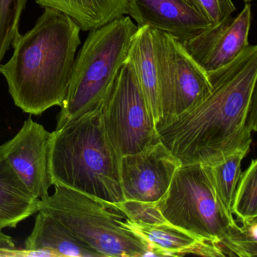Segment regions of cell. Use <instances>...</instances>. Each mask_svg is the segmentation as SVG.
Segmentation results:
<instances>
[{
	"label": "cell",
	"mask_w": 257,
	"mask_h": 257,
	"mask_svg": "<svg viewBox=\"0 0 257 257\" xmlns=\"http://www.w3.org/2000/svg\"><path fill=\"white\" fill-rule=\"evenodd\" d=\"M210 91L176 116L156 126L159 141L182 165L212 167L250 150L249 109L256 97L257 46L249 44L231 64L207 73Z\"/></svg>",
	"instance_id": "cell-1"
},
{
	"label": "cell",
	"mask_w": 257,
	"mask_h": 257,
	"mask_svg": "<svg viewBox=\"0 0 257 257\" xmlns=\"http://www.w3.org/2000/svg\"><path fill=\"white\" fill-rule=\"evenodd\" d=\"M35 26L19 36L10 61L0 64L15 104L23 112L40 115L65 100L81 43L79 25L51 8Z\"/></svg>",
	"instance_id": "cell-2"
},
{
	"label": "cell",
	"mask_w": 257,
	"mask_h": 257,
	"mask_svg": "<svg viewBox=\"0 0 257 257\" xmlns=\"http://www.w3.org/2000/svg\"><path fill=\"white\" fill-rule=\"evenodd\" d=\"M121 158L106 135L100 106L51 134V183L102 201L121 202Z\"/></svg>",
	"instance_id": "cell-3"
},
{
	"label": "cell",
	"mask_w": 257,
	"mask_h": 257,
	"mask_svg": "<svg viewBox=\"0 0 257 257\" xmlns=\"http://www.w3.org/2000/svg\"><path fill=\"white\" fill-rule=\"evenodd\" d=\"M156 205L169 223L211 243L220 256H256L257 220L237 223L217 198L210 167L180 165Z\"/></svg>",
	"instance_id": "cell-4"
},
{
	"label": "cell",
	"mask_w": 257,
	"mask_h": 257,
	"mask_svg": "<svg viewBox=\"0 0 257 257\" xmlns=\"http://www.w3.org/2000/svg\"><path fill=\"white\" fill-rule=\"evenodd\" d=\"M138 27L121 16L90 31L75 58L68 92L57 115L59 129L101 106L125 63Z\"/></svg>",
	"instance_id": "cell-5"
},
{
	"label": "cell",
	"mask_w": 257,
	"mask_h": 257,
	"mask_svg": "<svg viewBox=\"0 0 257 257\" xmlns=\"http://www.w3.org/2000/svg\"><path fill=\"white\" fill-rule=\"evenodd\" d=\"M39 210L61 221L99 256L150 255L144 242L118 225L124 213L116 202L55 186L53 194L40 200Z\"/></svg>",
	"instance_id": "cell-6"
},
{
	"label": "cell",
	"mask_w": 257,
	"mask_h": 257,
	"mask_svg": "<svg viewBox=\"0 0 257 257\" xmlns=\"http://www.w3.org/2000/svg\"><path fill=\"white\" fill-rule=\"evenodd\" d=\"M103 126L121 157L159 141L147 102L126 60L101 106Z\"/></svg>",
	"instance_id": "cell-7"
},
{
	"label": "cell",
	"mask_w": 257,
	"mask_h": 257,
	"mask_svg": "<svg viewBox=\"0 0 257 257\" xmlns=\"http://www.w3.org/2000/svg\"><path fill=\"white\" fill-rule=\"evenodd\" d=\"M152 34L159 74L160 121L184 112L210 91L211 84L180 41L156 30L152 29Z\"/></svg>",
	"instance_id": "cell-8"
},
{
	"label": "cell",
	"mask_w": 257,
	"mask_h": 257,
	"mask_svg": "<svg viewBox=\"0 0 257 257\" xmlns=\"http://www.w3.org/2000/svg\"><path fill=\"white\" fill-rule=\"evenodd\" d=\"M180 161L160 141L121 158L124 200L156 203L168 190Z\"/></svg>",
	"instance_id": "cell-9"
},
{
	"label": "cell",
	"mask_w": 257,
	"mask_h": 257,
	"mask_svg": "<svg viewBox=\"0 0 257 257\" xmlns=\"http://www.w3.org/2000/svg\"><path fill=\"white\" fill-rule=\"evenodd\" d=\"M51 134L30 117L16 136L0 146V155L40 200L49 196L52 186L49 168Z\"/></svg>",
	"instance_id": "cell-10"
},
{
	"label": "cell",
	"mask_w": 257,
	"mask_h": 257,
	"mask_svg": "<svg viewBox=\"0 0 257 257\" xmlns=\"http://www.w3.org/2000/svg\"><path fill=\"white\" fill-rule=\"evenodd\" d=\"M251 22V6L246 4L235 17L229 16L181 43L206 73H213L231 64L249 46Z\"/></svg>",
	"instance_id": "cell-11"
},
{
	"label": "cell",
	"mask_w": 257,
	"mask_h": 257,
	"mask_svg": "<svg viewBox=\"0 0 257 257\" xmlns=\"http://www.w3.org/2000/svg\"><path fill=\"white\" fill-rule=\"evenodd\" d=\"M125 15L135 19L138 28L149 27L180 43L213 25L192 0H127Z\"/></svg>",
	"instance_id": "cell-12"
},
{
	"label": "cell",
	"mask_w": 257,
	"mask_h": 257,
	"mask_svg": "<svg viewBox=\"0 0 257 257\" xmlns=\"http://www.w3.org/2000/svg\"><path fill=\"white\" fill-rule=\"evenodd\" d=\"M118 225L147 244L150 255H198L205 240L167 222L147 224L131 220L124 215Z\"/></svg>",
	"instance_id": "cell-13"
},
{
	"label": "cell",
	"mask_w": 257,
	"mask_h": 257,
	"mask_svg": "<svg viewBox=\"0 0 257 257\" xmlns=\"http://www.w3.org/2000/svg\"><path fill=\"white\" fill-rule=\"evenodd\" d=\"M127 61L132 66L147 102L150 116L156 126L161 118L160 90L151 28H138L132 40Z\"/></svg>",
	"instance_id": "cell-14"
},
{
	"label": "cell",
	"mask_w": 257,
	"mask_h": 257,
	"mask_svg": "<svg viewBox=\"0 0 257 257\" xmlns=\"http://www.w3.org/2000/svg\"><path fill=\"white\" fill-rule=\"evenodd\" d=\"M25 248L49 249L58 257L99 256L61 221L42 210L36 213L34 228L25 241Z\"/></svg>",
	"instance_id": "cell-15"
},
{
	"label": "cell",
	"mask_w": 257,
	"mask_h": 257,
	"mask_svg": "<svg viewBox=\"0 0 257 257\" xmlns=\"http://www.w3.org/2000/svg\"><path fill=\"white\" fill-rule=\"evenodd\" d=\"M40 201L0 155V229L16 228L35 215L40 210Z\"/></svg>",
	"instance_id": "cell-16"
},
{
	"label": "cell",
	"mask_w": 257,
	"mask_h": 257,
	"mask_svg": "<svg viewBox=\"0 0 257 257\" xmlns=\"http://www.w3.org/2000/svg\"><path fill=\"white\" fill-rule=\"evenodd\" d=\"M44 8H51L71 18L81 30L101 28L125 15L127 0H35Z\"/></svg>",
	"instance_id": "cell-17"
},
{
	"label": "cell",
	"mask_w": 257,
	"mask_h": 257,
	"mask_svg": "<svg viewBox=\"0 0 257 257\" xmlns=\"http://www.w3.org/2000/svg\"><path fill=\"white\" fill-rule=\"evenodd\" d=\"M249 152V150H237L222 162L210 167L215 192L224 208L231 214L234 192L241 174L242 161Z\"/></svg>",
	"instance_id": "cell-18"
},
{
	"label": "cell",
	"mask_w": 257,
	"mask_h": 257,
	"mask_svg": "<svg viewBox=\"0 0 257 257\" xmlns=\"http://www.w3.org/2000/svg\"><path fill=\"white\" fill-rule=\"evenodd\" d=\"M231 213L240 224L257 219V160L252 159L241 172L231 205Z\"/></svg>",
	"instance_id": "cell-19"
},
{
	"label": "cell",
	"mask_w": 257,
	"mask_h": 257,
	"mask_svg": "<svg viewBox=\"0 0 257 257\" xmlns=\"http://www.w3.org/2000/svg\"><path fill=\"white\" fill-rule=\"evenodd\" d=\"M28 0H0V64L19 34L21 16Z\"/></svg>",
	"instance_id": "cell-20"
},
{
	"label": "cell",
	"mask_w": 257,
	"mask_h": 257,
	"mask_svg": "<svg viewBox=\"0 0 257 257\" xmlns=\"http://www.w3.org/2000/svg\"><path fill=\"white\" fill-rule=\"evenodd\" d=\"M116 204L126 217L135 222L147 224L168 222L162 216L156 203L137 200H124L121 202H116Z\"/></svg>",
	"instance_id": "cell-21"
},
{
	"label": "cell",
	"mask_w": 257,
	"mask_h": 257,
	"mask_svg": "<svg viewBox=\"0 0 257 257\" xmlns=\"http://www.w3.org/2000/svg\"><path fill=\"white\" fill-rule=\"evenodd\" d=\"M213 25L231 16L235 7L231 0H192Z\"/></svg>",
	"instance_id": "cell-22"
},
{
	"label": "cell",
	"mask_w": 257,
	"mask_h": 257,
	"mask_svg": "<svg viewBox=\"0 0 257 257\" xmlns=\"http://www.w3.org/2000/svg\"><path fill=\"white\" fill-rule=\"evenodd\" d=\"M20 249L16 247L14 239L0 229V257L19 256Z\"/></svg>",
	"instance_id": "cell-23"
},
{
	"label": "cell",
	"mask_w": 257,
	"mask_h": 257,
	"mask_svg": "<svg viewBox=\"0 0 257 257\" xmlns=\"http://www.w3.org/2000/svg\"><path fill=\"white\" fill-rule=\"evenodd\" d=\"M247 124L252 132H256V97L254 99L252 105H251Z\"/></svg>",
	"instance_id": "cell-24"
},
{
	"label": "cell",
	"mask_w": 257,
	"mask_h": 257,
	"mask_svg": "<svg viewBox=\"0 0 257 257\" xmlns=\"http://www.w3.org/2000/svg\"><path fill=\"white\" fill-rule=\"evenodd\" d=\"M245 4H249V3L252 2V0H242Z\"/></svg>",
	"instance_id": "cell-25"
}]
</instances>
